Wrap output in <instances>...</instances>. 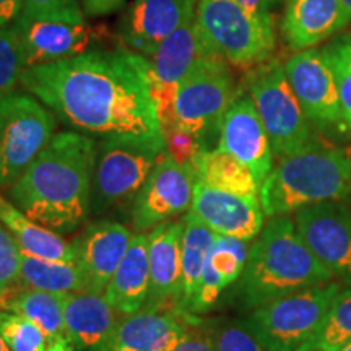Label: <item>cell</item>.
Here are the masks:
<instances>
[{
  "mask_svg": "<svg viewBox=\"0 0 351 351\" xmlns=\"http://www.w3.org/2000/svg\"><path fill=\"white\" fill-rule=\"evenodd\" d=\"M20 85L62 124L88 137L165 142L143 56L91 49L25 69Z\"/></svg>",
  "mask_w": 351,
  "mask_h": 351,
  "instance_id": "1",
  "label": "cell"
},
{
  "mask_svg": "<svg viewBox=\"0 0 351 351\" xmlns=\"http://www.w3.org/2000/svg\"><path fill=\"white\" fill-rule=\"evenodd\" d=\"M98 143L75 130L57 132L8 189V200L38 225L72 234L91 212Z\"/></svg>",
  "mask_w": 351,
  "mask_h": 351,
  "instance_id": "2",
  "label": "cell"
},
{
  "mask_svg": "<svg viewBox=\"0 0 351 351\" xmlns=\"http://www.w3.org/2000/svg\"><path fill=\"white\" fill-rule=\"evenodd\" d=\"M335 282L307 249L289 215L274 217L249 245L247 261L238 280V301L245 309Z\"/></svg>",
  "mask_w": 351,
  "mask_h": 351,
  "instance_id": "3",
  "label": "cell"
},
{
  "mask_svg": "<svg viewBox=\"0 0 351 351\" xmlns=\"http://www.w3.org/2000/svg\"><path fill=\"white\" fill-rule=\"evenodd\" d=\"M351 195L350 152L311 140L300 150L280 158L261 186L267 218L295 215L324 202H343Z\"/></svg>",
  "mask_w": 351,
  "mask_h": 351,
  "instance_id": "4",
  "label": "cell"
},
{
  "mask_svg": "<svg viewBox=\"0 0 351 351\" xmlns=\"http://www.w3.org/2000/svg\"><path fill=\"white\" fill-rule=\"evenodd\" d=\"M340 291L339 282L302 289L251 309L241 322L267 351H298L317 332Z\"/></svg>",
  "mask_w": 351,
  "mask_h": 351,
  "instance_id": "5",
  "label": "cell"
},
{
  "mask_svg": "<svg viewBox=\"0 0 351 351\" xmlns=\"http://www.w3.org/2000/svg\"><path fill=\"white\" fill-rule=\"evenodd\" d=\"M166 150V143L103 138L96 148L91 212L104 215L130 207Z\"/></svg>",
  "mask_w": 351,
  "mask_h": 351,
  "instance_id": "6",
  "label": "cell"
},
{
  "mask_svg": "<svg viewBox=\"0 0 351 351\" xmlns=\"http://www.w3.org/2000/svg\"><path fill=\"white\" fill-rule=\"evenodd\" d=\"M195 19L215 54L226 62L249 67L274 54V19L252 15L236 0H199Z\"/></svg>",
  "mask_w": 351,
  "mask_h": 351,
  "instance_id": "7",
  "label": "cell"
},
{
  "mask_svg": "<svg viewBox=\"0 0 351 351\" xmlns=\"http://www.w3.org/2000/svg\"><path fill=\"white\" fill-rule=\"evenodd\" d=\"M234 80L221 57L200 60L184 78L176 93L168 132L179 130L191 135L200 150H208L205 142L219 132L223 116L234 101Z\"/></svg>",
  "mask_w": 351,
  "mask_h": 351,
  "instance_id": "8",
  "label": "cell"
},
{
  "mask_svg": "<svg viewBox=\"0 0 351 351\" xmlns=\"http://www.w3.org/2000/svg\"><path fill=\"white\" fill-rule=\"evenodd\" d=\"M57 117L29 93L0 96V189L10 186L57 134Z\"/></svg>",
  "mask_w": 351,
  "mask_h": 351,
  "instance_id": "9",
  "label": "cell"
},
{
  "mask_svg": "<svg viewBox=\"0 0 351 351\" xmlns=\"http://www.w3.org/2000/svg\"><path fill=\"white\" fill-rule=\"evenodd\" d=\"M247 90L275 156L289 155L313 140L309 119L278 60L258 65L249 75Z\"/></svg>",
  "mask_w": 351,
  "mask_h": 351,
  "instance_id": "10",
  "label": "cell"
},
{
  "mask_svg": "<svg viewBox=\"0 0 351 351\" xmlns=\"http://www.w3.org/2000/svg\"><path fill=\"white\" fill-rule=\"evenodd\" d=\"M25 69L49 65L91 51L101 39L85 15L34 16L21 12L12 25Z\"/></svg>",
  "mask_w": 351,
  "mask_h": 351,
  "instance_id": "11",
  "label": "cell"
},
{
  "mask_svg": "<svg viewBox=\"0 0 351 351\" xmlns=\"http://www.w3.org/2000/svg\"><path fill=\"white\" fill-rule=\"evenodd\" d=\"M219 57L210 46L197 23L195 13L160 44L155 54L145 57L148 80L155 99L161 129H168L178 88L200 60Z\"/></svg>",
  "mask_w": 351,
  "mask_h": 351,
  "instance_id": "12",
  "label": "cell"
},
{
  "mask_svg": "<svg viewBox=\"0 0 351 351\" xmlns=\"http://www.w3.org/2000/svg\"><path fill=\"white\" fill-rule=\"evenodd\" d=\"M194 187L192 166L179 163L165 150L132 204L134 231L148 232L161 223L187 213L194 200Z\"/></svg>",
  "mask_w": 351,
  "mask_h": 351,
  "instance_id": "13",
  "label": "cell"
},
{
  "mask_svg": "<svg viewBox=\"0 0 351 351\" xmlns=\"http://www.w3.org/2000/svg\"><path fill=\"white\" fill-rule=\"evenodd\" d=\"M295 225L314 257L340 285H351V212L324 202L295 213Z\"/></svg>",
  "mask_w": 351,
  "mask_h": 351,
  "instance_id": "14",
  "label": "cell"
},
{
  "mask_svg": "<svg viewBox=\"0 0 351 351\" xmlns=\"http://www.w3.org/2000/svg\"><path fill=\"white\" fill-rule=\"evenodd\" d=\"M285 73L309 122L317 127H345L335 77L319 49H304L289 57Z\"/></svg>",
  "mask_w": 351,
  "mask_h": 351,
  "instance_id": "15",
  "label": "cell"
},
{
  "mask_svg": "<svg viewBox=\"0 0 351 351\" xmlns=\"http://www.w3.org/2000/svg\"><path fill=\"white\" fill-rule=\"evenodd\" d=\"M217 148L247 166L261 186L271 173L274 148L249 95H238L228 108L219 124Z\"/></svg>",
  "mask_w": 351,
  "mask_h": 351,
  "instance_id": "16",
  "label": "cell"
},
{
  "mask_svg": "<svg viewBox=\"0 0 351 351\" xmlns=\"http://www.w3.org/2000/svg\"><path fill=\"white\" fill-rule=\"evenodd\" d=\"M132 232L117 221H96L73 239L77 247L75 263L80 270L85 293L103 295L114 271L129 251Z\"/></svg>",
  "mask_w": 351,
  "mask_h": 351,
  "instance_id": "17",
  "label": "cell"
},
{
  "mask_svg": "<svg viewBox=\"0 0 351 351\" xmlns=\"http://www.w3.org/2000/svg\"><path fill=\"white\" fill-rule=\"evenodd\" d=\"M197 0H134L119 21V38L135 54L150 57L194 15Z\"/></svg>",
  "mask_w": 351,
  "mask_h": 351,
  "instance_id": "18",
  "label": "cell"
},
{
  "mask_svg": "<svg viewBox=\"0 0 351 351\" xmlns=\"http://www.w3.org/2000/svg\"><path fill=\"white\" fill-rule=\"evenodd\" d=\"M184 221L171 219L148 231L150 293L143 309L176 311L181 300Z\"/></svg>",
  "mask_w": 351,
  "mask_h": 351,
  "instance_id": "19",
  "label": "cell"
},
{
  "mask_svg": "<svg viewBox=\"0 0 351 351\" xmlns=\"http://www.w3.org/2000/svg\"><path fill=\"white\" fill-rule=\"evenodd\" d=\"M191 212L215 234L254 241L265 225L261 200L195 182Z\"/></svg>",
  "mask_w": 351,
  "mask_h": 351,
  "instance_id": "20",
  "label": "cell"
},
{
  "mask_svg": "<svg viewBox=\"0 0 351 351\" xmlns=\"http://www.w3.org/2000/svg\"><path fill=\"white\" fill-rule=\"evenodd\" d=\"M186 314L142 309L122 315L103 351H171L181 339Z\"/></svg>",
  "mask_w": 351,
  "mask_h": 351,
  "instance_id": "21",
  "label": "cell"
},
{
  "mask_svg": "<svg viewBox=\"0 0 351 351\" xmlns=\"http://www.w3.org/2000/svg\"><path fill=\"white\" fill-rule=\"evenodd\" d=\"M62 304L67 337L75 351H103L122 314L103 295L93 293H67Z\"/></svg>",
  "mask_w": 351,
  "mask_h": 351,
  "instance_id": "22",
  "label": "cell"
},
{
  "mask_svg": "<svg viewBox=\"0 0 351 351\" xmlns=\"http://www.w3.org/2000/svg\"><path fill=\"white\" fill-rule=\"evenodd\" d=\"M350 23L341 0H288L283 36L295 51L317 46Z\"/></svg>",
  "mask_w": 351,
  "mask_h": 351,
  "instance_id": "23",
  "label": "cell"
},
{
  "mask_svg": "<svg viewBox=\"0 0 351 351\" xmlns=\"http://www.w3.org/2000/svg\"><path fill=\"white\" fill-rule=\"evenodd\" d=\"M247 254V241L217 234L189 314L202 315L217 304L221 293L241 278Z\"/></svg>",
  "mask_w": 351,
  "mask_h": 351,
  "instance_id": "24",
  "label": "cell"
},
{
  "mask_svg": "<svg viewBox=\"0 0 351 351\" xmlns=\"http://www.w3.org/2000/svg\"><path fill=\"white\" fill-rule=\"evenodd\" d=\"M150 293L148 234L135 232L130 247L109 280L103 296L122 315L137 314L143 309Z\"/></svg>",
  "mask_w": 351,
  "mask_h": 351,
  "instance_id": "25",
  "label": "cell"
},
{
  "mask_svg": "<svg viewBox=\"0 0 351 351\" xmlns=\"http://www.w3.org/2000/svg\"><path fill=\"white\" fill-rule=\"evenodd\" d=\"M0 223L13 236L21 252L46 261L75 262L77 247L73 241L69 243L57 232L38 225L3 195H0Z\"/></svg>",
  "mask_w": 351,
  "mask_h": 351,
  "instance_id": "26",
  "label": "cell"
},
{
  "mask_svg": "<svg viewBox=\"0 0 351 351\" xmlns=\"http://www.w3.org/2000/svg\"><path fill=\"white\" fill-rule=\"evenodd\" d=\"M191 166L194 169L197 184L230 192V194L258 199L261 184L257 182L256 176L230 153L219 148L200 150L192 158Z\"/></svg>",
  "mask_w": 351,
  "mask_h": 351,
  "instance_id": "27",
  "label": "cell"
},
{
  "mask_svg": "<svg viewBox=\"0 0 351 351\" xmlns=\"http://www.w3.org/2000/svg\"><path fill=\"white\" fill-rule=\"evenodd\" d=\"M0 309L29 319L49 340L69 339L64 319L62 295L16 285L0 300Z\"/></svg>",
  "mask_w": 351,
  "mask_h": 351,
  "instance_id": "28",
  "label": "cell"
},
{
  "mask_svg": "<svg viewBox=\"0 0 351 351\" xmlns=\"http://www.w3.org/2000/svg\"><path fill=\"white\" fill-rule=\"evenodd\" d=\"M182 221V280L178 313L189 314L217 234L191 210L184 215Z\"/></svg>",
  "mask_w": 351,
  "mask_h": 351,
  "instance_id": "29",
  "label": "cell"
},
{
  "mask_svg": "<svg viewBox=\"0 0 351 351\" xmlns=\"http://www.w3.org/2000/svg\"><path fill=\"white\" fill-rule=\"evenodd\" d=\"M20 283L54 295L85 293L75 262L46 261L25 252H21L20 261Z\"/></svg>",
  "mask_w": 351,
  "mask_h": 351,
  "instance_id": "30",
  "label": "cell"
},
{
  "mask_svg": "<svg viewBox=\"0 0 351 351\" xmlns=\"http://www.w3.org/2000/svg\"><path fill=\"white\" fill-rule=\"evenodd\" d=\"M351 341V288L341 289L317 332L298 351H340Z\"/></svg>",
  "mask_w": 351,
  "mask_h": 351,
  "instance_id": "31",
  "label": "cell"
},
{
  "mask_svg": "<svg viewBox=\"0 0 351 351\" xmlns=\"http://www.w3.org/2000/svg\"><path fill=\"white\" fill-rule=\"evenodd\" d=\"M320 52L327 59L335 77L345 129L351 134V34L332 39Z\"/></svg>",
  "mask_w": 351,
  "mask_h": 351,
  "instance_id": "32",
  "label": "cell"
},
{
  "mask_svg": "<svg viewBox=\"0 0 351 351\" xmlns=\"http://www.w3.org/2000/svg\"><path fill=\"white\" fill-rule=\"evenodd\" d=\"M0 333L10 351H47L51 340L23 315L0 309Z\"/></svg>",
  "mask_w": 351,
  "mask_h": 351,
  "instance_id": "33",
  "label": "cell"
},
{
  "mask_svg": "<svg viewBox=\"0 0 351 351\" xmlns=\"http://www.w3.org/2000/svg\"><path fill=\"white\" fill-rule=\"evenodd\" d=\"M217 351H267L238 320H205Z\"/></svg>",
  "mask_w": 351,
  "mask_h": 351,
  "instance_id": "34",
  "label": "cell"
},
{
  "mask_svg": "<svg viewBox=\"0 0 351 351\" xmlns=\"http://www.w3.org/2000/svg\"><path fill=\"white\" fill-rule=\"evenodd\" d=\"M23 70L25 65L15 33L12 28L0 25V96L15 91Z\"/></svg>",
  "mask_w": 351,
  "mask_h": 351,
  "instance_id": "35",
  "label": "cell"
},
{
  "mask_svg": "<svg viewBox=\"0 0 351 351\" xmlns=\"http://www.w3.org/2000/svg\"><path fill=\"white\" fill-rule=\"evenodd\" d=\"M20 261L21 251L19 244L0 223V300L12 288L20 285Z\"/></svg>",
  "mask_w": 351,
  "mask_h": 351,
  "instance_id": "36",
  "label": "cell"
},
{
  "mask_svg": "<svg viewBox=\"0 0 351 351\" xmlns=\"http://www.w3.org/2000/svg\"><path fill=\"white\" fill-rule=\"evenodd\" d=\"M171 351H217L205 327V320L200 315L186 314V326L181 339Z\"/></svg>",
  "mask_w": 351,
  "mask_h": 351,
  "instance_id": "37",
  "label": "cell"
},
{
  "mask_svg": "<svg viewBox=\"0 0 351 351\" xmlns=\"http://www.w3.org/2000/svg\"><path fill=\"white\" fill-rule=\"evenodd\" d=\"M23 12L34 16L85 15L82 0H25Z\"/></svg>",
  "mask_w": 351,
  "mask_h": 351,
  "instance_id": "38",
  "label": "cell"
},
{
  "mask_svg": "<svg viewBox=\"0 0 351 351\" xmlns=\"http://www.w3.org/2000/svg\"><path fill=\"white\" fill-rule=\"evenodd\" d=\"M125 3V0H82L83 12L86 16L98 19V16H108L117 12Z\"/></svg>",
  "mask_w": 351,
  "mask_h": 351,
  "instance_id": "39",
  "label": "cell"
},
{
  "mask_svg": "<svg viewBox=\"0 0 351 351\" xmlns=\"http://www.w3.org/2000/svg\"><path fill=\"white\" fill-rule=\"evenodd\" d=\"M23 3L25 0H0V25L12 28L23 12Z\"/></svg>",
  "mask_w": 351,
  "mask_h": 351,
  "instance_id": "40",
  "label": "cell"
},
{
  "mask_svg": "<svg viewBox=\"0 0 351 351\" xmlns=\"http://www.w3.org/2000/svg\"><path fill=\"white\" fill-rule=\"evenodd\" d=\"M244 10H247L249 13L256 16H271L270 15V5L267 0H236Z\"/></svg>",
  "mask_w": 351,
  "mask_h": 351,
  "instance_id": "41",
  "label": "cell"
},
{
  "mask_svg": "<svg viewBox=\"0 0 351 351\" xmlns=\"http://www.w3.org/2000/svg\"><path fill=\"white\" fill-rule=\"evenodd\" d=\"M47 351H75V348H73L72 341L69 339H57L51 340L49 346H47Z\"/></svg>",
  "mask_w": 351,
  "mask_h": 351,
  "instance_id": "42",
  "label": "cell"
},
{
  "mask_svg": "<svg viewBox=\"0 0 351 351\" xmlns=\"http://www.w3.org/2000/svg\"><path fill=\"white\" fill-rule=\"evenodd\" d=\"M341 5H343L346 16H348V20L351 21V0H341Z\"/></svg>",
  "mask_w": 351,
  "mask_h": 351,
  "instance_id": "43",
  "label": "cell"
},
{
  "mask_svg": "<svg viewBox=\"0 0 351 351\" xmlns=\"http://www.w3.org/2000/svg\"><path fill=\"white\" fill-rule=\"evenodd\" d=\"M0 351H10L8 350V346L5 345V341L2 339V333H0Z\"/></svg>",
  "mask_w": 351,
  "mask_h": 351,
  "instance_id": "44",
  "label": "cell"
},
{
  "mask_svg": "<svg viewBox=\"0 0 351 351\" xmlns=\"http://www.w3.org/2000/svg\"><path fill=\"white\" fill-rule=\"evenodd\" d=\"M269 2V5H278V3H282L283 0H267Z\"/></svg>",
  "mask_w": 351,
  "mask_h": 351,
  "instance_id": "45",
  "label": "cell"
},
{
  "mask_svg": "<svg viewBox=\"0 0 351 351\" xmlns=\"http://www.w3.org/2000/svg\"><path fill=\"white\" fill-rule=\"evenodd\" d=\"M340 351H351V341H350V343H346Z\"/></svg>",
  "mask_w": 351,
  "mask_h": 351,
  "instance_id": "46",
  "label": "cell"
},
{
  "mask_svg": "<svg viewBox=\"0 0 351 351\" xmlns=\"http://www.w3.org/2000/svg\"><path fill=\"white\" fill-rule=\"evenodd\" d=\"M350 158H351V152H350Z\"/></svg>",
  "mask_w": 351,
  "mask_h": 351,
  "instance_id": "47",
  "label": "cell"
},
{
  "mask_svg": "<svg viewBox=\"0 0 351 351\" xmlns=\"http://www.w3.org/2000/svg\"><path fill=\"white\" fill-rule=\"evenodd\" d=\"M197 2H199V0H197Z\"/></svg>",
  "mask_w": 351,
  "mask_h": 351,
  "instance_id": "48",
  "label": "cell"
}]
</instances>
